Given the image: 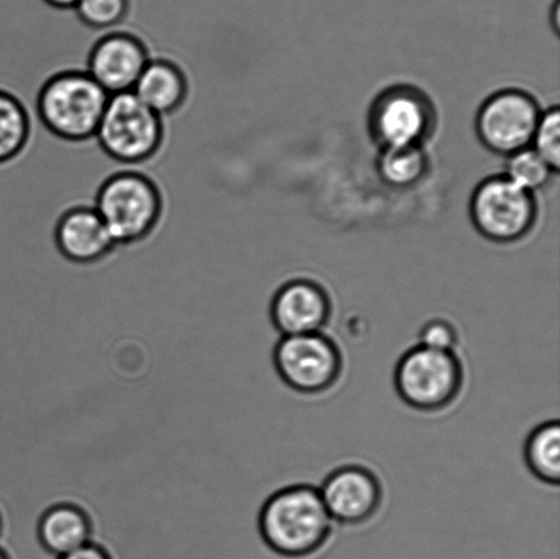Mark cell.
<instances>
[{
  "instance_id": "1",
  "label": "cell",
  "mask_w": 560,
  "mask_h": 559,
  "mask_svg": "<svg viewBox=\"0 0 560 559\" xmlns=\"http://www.w3.org/2000/svg\"><path fill=\"white\" fill-rule=\"evenodd\" d=\"M332 528V519L315 486H282L262 503L261 540L268 551L280 558L316 555L331 538Z\"/></svg>"
},
{
  "instance_id": "2",
  "label": "cell",
  "mask_w": 560,
  "mask_h": 559,
  "mask_svg": "<svg viewBox=\"0 0 560 559\" xmlns=\"http://www.w3.org/2000/svg\"><path fill=\"white\" fill-rule=\"evenodd\" d=\"M108 98V93L86 71H62L44 82L38 91L36 114L43 128L60 140H91Z\"/></svg>"
},
{
  "instance_id": "3",
  "label": "cell",
  "mask_w": 560,
  "mask_h": 559,
  "mask_svg": "<svg viewBox=\"0 0 560 559\" xmlns=\"http://www.w3.org/2000/svg\"><path fill=\"white\" fill-rule=\"evenodd\" d=\"M95 210L117 245L137 244L150 237L162 217L161 191L139 170H124L98 189Z\"/></svg>"
},
{
  "instance_id": "4",
  "label": "cell",
  "mask_w": 560,
  "mask_h": 559,
  "mask_svg": "<svg viewBox=\"0 0 560 559\" xmlns=\"http://www.w3.org/2000/svg\"><path fill=\"white\" fill-rule=\"evenodd\" d=\"M463 361L454 350L411 348L398 360L394 386L409 408L424 414L441 412L454 404L463 392Z\"/></svg>"
},
{
  "instance_id": "5",
  "label": "cell",
  "mask_w": 560,
  "mask_h": 559,
  "mask_svg": "<svg viewBox=\"0 0 560 559\" xmlns=\"http://www.w3.org/2000/svg\"><path fill=\"white\" fill-rule=\"evenodd\" d=\"M164 124L161 115L147 107L133 92L108 98L95 140L114 162L141 172L161 150Z\"/></svg>"
},
{
  "instance_id": "6",
  "label": "cell",
  "mask_w": 560,
  "mask_h": 559,
  "mask_svg": "<svg viewBox=\"0 0 560 559\" xmlns=\"http://www.w3.org/2000/svg\"><path fill=\"white\" fill-rule=\"evenodd\" d=\"M272 366L289 391L317 396L337 385L343 372V354L323 333L279 337L272 348Z\"/></svg>"
},
{
  "instance_id": "7",
  "label": "cell",
  "mask_w": 560,
  "mask_h": 559,
  "mask_svg": "<svg viewBox=\"0 0 560 559\" xmlns=\"http://www.w3.org/2000/svg\"><path fill=\"white\" fill-rule=\"evenodd\" d=\"M539 216L535 195L504 175L488 177L477 185L470 200V218L482 237L512 244L532 232Z\"/></svg>"
},
{
  "instance_id": "8",
  "label": "cell",
  "mask_w": 560,
  "mask_h": 559,
  "mask_svg": "<svg viewBox=\"0 0 560 559\" xmlns=\"http://www.w3.org/2000/svg\"><path fill=\"white\" fill-rule=\"evenodd\" d=\"M436 114L430 97L410 85H395L373 101L368 117L372 139L381 147H422L435 129Z\"/></svg>"
},
{
  "instance_id": "9",
  "label": "cell",
  "mask_w": 560,
  "mask_h": 559,
  "mask_svg": "<svg viewBox=\"0 0 560 559\" xmlns=\"http://www.w3.org/2000/svg\"><path fill=\"white\" fill-rule=\"evenodd\" d=\"M540 104L523 90H502L487 98L477 113L476 131L482 145L512 156L532 147L541 118Z\"/></svg>"
},
{
  "instance_id": "10",
  "label": "cell",
  "mask_w": 560,
  "mask_h": 559,
  "mask_svg": "<svg viewBox=\"0 0 560 559\" xmlns=\"http://www.w3.org/2000/svg\"><path fill=\"white\" fill-rule=\"evenodd\" d=\"M322 500L334 523L357 527L376 516L383 502L381 479L362 465H345L324 479Z\"/></svg>"
},
{
  "instance_id": "11",
  "label": "cell",
  "mask_w": 560,
  "mask_h": 559,
  "mask_svg": "<svg viewBox=\"0 0 560 559\" xmlns=\"http://www.w3.org/2000/svg\"><path fill=\"white\" fill-rule=\"evenodd\" d=\"M268 314L279 337L322 333L331 319L332 301L320 283L291 279L273 292Z\"/></svg>"
},
{
  "instance_id": "12",
  "label": "cell",
  "mask_w": 560,
  "mask_h": 559,
  "mask_svg": "<svg viewBox=\"0 0 560 559\" xmlns=\"http://www.w3.org/2000/svg\"><path fill=\"white\" fill-rule=\"evenodd\" d=\"M151 60L145 44L139 37L118 31L108 33L92 47L86 60V73L108 93L131 92Z\"/></svg>"
},
{
  "instance_id": "13",
  "label": "cell",
  "mask_w": 560,
  "mask_h": 559,
  "mask_svg": "<svg viewBox=\"0 0 560 559\" xmlns=\"http://www.w3.org/2000/svg\"><path fill=\"white\" fill-rule=\"evenodd\" d=\"M54 235L60 255L77 265L102 260L117 246L95 207L73 208L63 213Z\"/></svg>"
},
{
  "instance_id": "14",
  "label": "cell",
  "mask_w": 560,
  "mask_h": 559,
  "mask_svg": "<svg viewBox=\"0 0 560 559\" xmlns=\"http://www.w3.org/2000/svg\"><path fill=\"white\" fill-rule=\"evenodd\" d=\"M131 92L152 112L167 118L185 106L189 82L178 65L156 58L148 62Z\"/></svg>"
},
{
  "instance_id": "15",
  "label": "cell",
  "mask_w": 560,
  "mask_h": 559,
  "mask_svg": "<svg viewBox=\"0 0 560 559\" xmlns=\"http://www.w3.org/2000/svg\"><path fill=\"white\" fill-rule=\"evenodd\" d=\"M38 534L44 549L57 558L91 541V528L85 514L69 505L54 508L44 514Z\"/></svg>"
},
{
  "instance_id": "16",
  "label": "cell",
  "mask_w": 560,
  "mask_h": 559,
  "mask_svg": "<svg viewBox=\"0 0 560 559\" xmlns=\"http://www.w3.org/2000/svg\"><path fill=\"white\" fill-rule=\"evenodd\" d=\"M526 467L537 480L550 486L560 481V423L559 420L546 421L537 426L524 446Z\"/></svg>"
},
{
  "instance_id": "17",
  "label": "cell",
  "mask_w": 560,
  "mask_h": 559,
  "mask_svg": "<svg viewBox=\"0 0 560 559\" xmlns=\"http://www.w3.org/2000/svg\"><path fill=\"white\" fill-rule=\"evenodd\" d=\"M376 168L384 184L406 189L425 177L430 161L422 147L388 148L378 155Z\"/></svg>"
},
{
  "instance_id": "18",
  "label": "cell",
  "mask_w": 560,
  "mask_h": 559,
  "mask_svg": "<svg viewBox=\"0 0 560 559\" xmlns=\"http://www.w3.org/2000/svg\"><path fill=\"white\" fill-rule=\"evenodd\" d=\"M31 117L19 97L0 90V166L20 155L30 140Z\"/></svg>"
},
{
  "instance_id": "19",
  "label": "cell",
  "mask_w": 560,
  "mask_h": 559,
  "mask_svg": "<svg viewBox=\"0 0 560 559\" xmlns=\"http://www.w3.org/2000/svg\"><path fill=\"white\" fill-rule=\"evenodd\" d=\"M553 173L556 172L548 166L545 159L537 155L534 148H526V150L508 158L504 177L518 185L520 188L535 194L536 190L545 188L550 183Z\"/></svg>"
},
{
  "instance_id": "20",
  "label": "cell",
  "mask_w": 560,
  "mask_h": 559,
  "mask_svg": "<svg viewBox=\"0 0 560 559\" xmlns=\"http://www.w3.org/2000/svg\"><path fill=\"white\" fill-rule=\"evenodd\" d=\"M74 10L85 25L95 30H114L128 14V0H80Z\"/></svg>"
},
{
  "instance_id": "21",
  "label": "cell",
  "mask_w": 560,
  "mask_h": 559,
  "mask_svg": "<svg viewBox=\"0 0 560 559\" xmlns=\"http://www.w3.org/2000/svg\"><path fill=\"white\" fill-rule=\"evenodd\" d=\"M548 166L558 173L560 166V112L552 107L542 112L532 147Z\"/></svg>"
},
{
  "instance_id": "22",
  "label": "cell",
  "mask_w": 560,
  "mask_h": 559,
  "mask_svg": "<svg viewBox=\"0 0 560 559\" xmlns=\"http://www.w3.org/2000/svg\"><path fill=\"white\" fill-rule=\"evenodd\" d=\"M421 347L436 350H454L458 343V331L452 322L432 319L419 333Z\"/></svg>"
},
{
  "instance_id": "23",
  "label": "cell",
  "mask_w": 560,
  "mask_h": 559,
  "mask_svg": "<svg viewBox=\"0 0 560 559\" xmlns=\"http://www.w3.org/2000/svg\"><path fill=\"white\" fill-rule=\"evenodd\" d=\"M57 559H112L108 557L107 552L97 547L96 545L88 544L85 546L80 547L74 551L69 552V555L59 557Z\"/></svg>"
},
{
  "instance_id": "24",
  "label": "cell",
  "mask_w": 560,
  "mask_h": 559,
  "mask_svg": "<svg viewBox=\"0 0 560 559\" xmlns=\"http://www.w3.org/2000/svg\"><path fill=\"white\" fill-rule=\"evenodd\" d=\"M46 2L58 9H74L80 0H46Z\"/></svg>"
},
{
  "instance_id": "25",
  "label": "cell",
  "mask_w": 560,
  "mask_h": 559,
  "mask_svg": "<svg viewBox=\"0 0 560 559\" xmlns=\"http://www.w3.org/2000/svg\"><path fill=\"white\" fill-rule=\"evenodd\" d=\"M552 25H553V30H556V32L558 33L559 32V21H560V8H559V3L556 2V5H553V9H552Z\"/></svg>"
},
{
  "instance_id": "26",
  "label": "cell",
  "mask_w": 560,
  "mask_h": 559,
  "mask_svg": "<svg viewBox=\"0 0 560 559\" xmlns=\"http://www.w3.org/2000/svg\"><path fill=\"white\" fill-rule=\"evenodd\" d=\"M0 559H9V557L5 556V552L2 549H0Z\"/></svg>"
}]
</instances>
